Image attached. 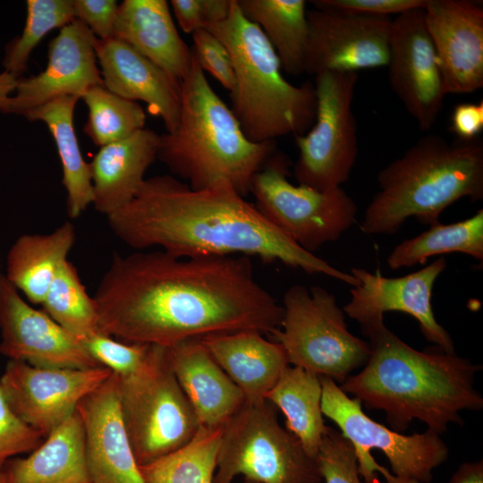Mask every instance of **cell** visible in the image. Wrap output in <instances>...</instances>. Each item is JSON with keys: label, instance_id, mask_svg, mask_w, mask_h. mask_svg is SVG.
Wrapping results in <instances>:
<instances>
[{"label": "cell", "instance_id": "36", "mask_svg": "<svg viewBox=\"0 0 483 483\" xmlns=\"http://www.w3.org/2000/svg\"><path fill=\"white\" fill-rule=\"evenodd\" d=\"M316 459L324 483H367L360 479L352 445L338 429L328 427Z\"/></svg>", "mask_w": 483, "mask_h": 483}, {"label": "cell", "instance_id": "6", "mask_svg": "<svg viewBox=\"0 0 483 483\" xmlns=\"http://www.w3.org/2000/svg\"><path fill=\"white\" fill-rule=\"evenodd\" d=\"M227 47L234 70L231 110L249 140L275 141L306 133L313 125L314 83L293 85L282 74L280 61L260 30L233 0L227 19L207 29Z\"/></svg>", "mask_w": 483, "mask_h": 483}, {"label": "cell", "instance_id": "11", "mask_svg": "<svg viewBox=\"0 0 483 483\" xmlns=\"http://www.w3.org/2000/svg\"><path fill=\"white\" fill-rule=\"evenodd\" d=\"M289 160L274 154L250 182L255 206L275 226L306 251L337 241L356 221L358 208L342 187L319 191L292 184Z\"/></svg>", "mask_w": 483, "mask_h": 483}, {"label": "cell", "instance_id": "24", "mask_svg": "<svg viewBox=\"0 0 483 483\" xmlns=\"http://www.w3.org/2000/svg\"><path fill=\"white\" fill-rule=\"evenodd\" d=\"M160 135L142 129L100 147L89 163L94 209L106 217L128 204L157 159Z\"/></svg>", "mask_w": 483, "mask_h": 483}, {"label": "cell", "instance_id": "4", "mask_svg": "<svg viewBox=\"0 0 483 483\" xmlns=\"http://www.w3.org/2000/svg\"><path fill=\"white\" fill-rule=\"evenodd\" d=\"M180 88L179 120L174 131L160 135L157 159L191 189L228 185L245 197L254 174L275 153V141L247 138L194 55Z\"/></svg>", "mask_w": 483, "mask_h": 483}, {"label": "cell", "instance_id": "19", "mask_svg": "<svg viewBox=\"0 0 483 483\" xmlns=\"http://www.w3.org/2000/svg\"><path fill=\"white\" fill-rule=\"evenodd\" d=\"M423 12L445 94H468L481 89L482 7L468 0H428Z\"/></svg>", "mask_w": 483, "mask_h": 483}, {"label": "cell", "instance_id": "10", "mask_svg": "<svg viewBox=\"0 0 483 483\" xmlns=\"http://www.w3.org/2000/svg\"><path fill=\"white\" fill-rule=\"evenodd\" d=\"M267 401L245 402L222 427L213 483H323L317 459L283 428Z\"/></svg>", "mask_w": 483, "mask_h": 483}, {"label": "cell", "instance_id": "2", "mask_svg": "<svg viewBox=\"0 0 483 483\" xmlns=\"http://www.w3.org/2000/svg\"><path fill=\"white\" fill-rule=\"evenodd\" d=\"M106 220L113 233L136 250L155 248L179 258L257 257L357 284L351 274L300 247L228 185L194 190L174 176L155 175Z\"/></svg>", "mask_w": 483, "mask_h": 483}, {"label": "cell", "instance_id": "3", "mask_svg": "<svg viewBox=\"0 0 483 483\" xmlns=\"http://www.w3.org/2000/svg\"><path fill=\"white\" fill-rule=\"evenodd\" d=\"M360 325L370 354L339 386L368 409L383 411L392 429L404 431L418 419L441 435L449 424H462L461 411L483 408L474 386L480 365L455 352L415 350L386 327L384 317Z\"/></svg>", "mask_w": 483, "mask_h": 483}, {"label": "cell", "instance_id": "44", "mask_svg": "<svg viewBox=\"0 0 483 483\" xmlns=\"http://www.w3.org/2000/svg\"><path fill=\"white\" fill-rule=\"evenodd\" d=\"M448 483H483V461L462 463Z\"/></svg>", "mask_w": 483, "mask_h": 483}, {"label": "cell", "instance_id": "15", "mask_svg": "<svg viewBox=\"0 0 483 483\" xmlns=\"http://www.w3.org/2000/svg\"><path fill=\"white\" fill-rule=\"evenodd\" d=\"M390 85L422 131L436 121L446 96L423 9L392 20L387 65Z\"/></svg>", "mask_w": 483, "mask_h": 483}, {"label": "cell", "instance_id": "43", "mask_svg": "<svg viewBox=\"0 0 483 483\" xmlns=\"http://www.w3.org/2000/svg\"><path fill=\"white\" fill-rule=\"evenodd\" d=\"M170 6L180 28L185 33L206 30L208 26L205 0H172Z\"/></svg>", "mask_w": 483, "mask_h": 483}, {"label": "cell", "instance_id": "7", "mask_svg": "<svg viewBox=\"0 0 483 483\" xmlns=\"http://www.w3.org/2000/svg\"><path fill=\"white\" fill-rule=\"evenodd\" d=\"M321 410L352 445L360 477L367 483H429L433 471L448 457L440 435L427 429L403 435L369 418L361 402L346 394L334 380L320 377Z\"/></svg>", "mask_w": 483, "mask_h": 483}, {"label": "cell", "instance_id": "27", "mask_svg": "<svg viewBox=\"0 0 483 483\" xmlns=\"http://www.w3.org/2000/svg\"><path fill=\"white\" fill-rule=\"evenodd\" d=\"M70 221L48 233H25L16 239L6 256L4 276L33 304L43 302L61 265L76 242Z\"/></svg>", "mask_w": 483, "mask_h": 483}, {"label": "cell", "instance_id": "30", "mask_svg": "<svg viewBox=\"0 0 483 483\" xmlns=\"http://www.w3.org/2000/svg\"><path fill=\"white\" fill-rule=\"evenodd\" d=\"M242 14L263 32L283 70L292 75L304 72L309 38L304 0H237Z\"/></svg>", "mask_w": 483, "mask_h": 483}, {"label": "cell", "instance_id": "16", "mask_svg": "<svg viewBox=\"0 0 483 483\" xmlns=\"http://www.w3.org/2000/svg\"><path fill=\"white\" fill-rule=\"evenodd\" d=\"M0 353L38 367H100L80 339L29 304L4 274H0Z\"/></svg>", "mask_w": 483, "mask_h": 483}, {"label": "cell", "instance_id": "18", "mask_svg": "<svg viewBox=\"0 0 483 483\" xmlns=\"http://www.w3.org/2000/svg\"><path fill=\"white\" fill-rule=\"evenodd\" d=\"M96 37L74 19L50 40L47 64L39 73L18 80L4 114L24 115L55 98L81 95L90 87L103 85L95 52Z\"/></svg>", "mask_w": 483, "mask_h": 483}, {"label": "cell", "instance_id": "1", "mask_svg": "<svg viewBox=\"0 0 483 483\" xmlns=\"http://www.w3.org/2000/svg\"><path fill=\"white\" fill-rule=\"evenodd\" d=\"M92 297L100 333L162 348L238 331L272 335L283 318L246 256L114 254Z\"/></svg>", "mask_w": 483, "mask_h": 483}, {"label": "cell", "instance_id": "26", "mask_svg": "<svg viewBox=\"0 0 483 483\" xmlns=\"http://www.w3.org/2000/svg\"><path fill=\"white\" fill-rule=\"evenodd\" d=\"M1 474L4 483H91L78 411L51 431L28 456L9 460Z\"/></svg>", "mask_w": 483, "mask_h": 483}, {"label": "cell", "instance_id": "38", "mask_svg": "<svg viewBox=\"0 0 483 483\" xmlns=\"http://www.w3.org/2000/svg\"><path fill=\"white\" fill-rule=\"evenodd\" d=\"M45 436L20 419L9 408L0 388V472L17 455L30 453Z\"/></svg>", "mask_w": 483, "mask_h": 483}, {"label": "cell", "instance_id": "12", "mask_svg": "<svg viewBox=\"0 0 483 483\" xmlns=\"http://www.w3.org/2000/svg\"><path fill=\"white\" fill-rule=\"evenodd\" d=\"M357 81V72L315 76V121L306 133L295 136L299 154L293 174L299 184L326 191L348 181L358 157L352 110Z\"/></svg>", "mask_w": 483, "mask_h": 483}, {"label": "cell", "instance_id": "39", "mask_svg": "<svg viewBox=\"0 0 483 483\" xmlns=\"http://www.w3.org/2000/svg\"><path fill=\"white\" fill-rule=\"evenodd\" d=\"M192 52L198 64L230 92L234 87V70L231 55L225 45L208 30L192 34Z\"/></svg>", "mask_w": 483, "mask_h": 483}, {"label": "cell", "instance_id": "35", "mask_svg": "<svg viewBox=\"0 0 483 483\" xmlns=\"http://www.w3.org/2000/svg\"><path fill=\"white\" fill-rule=\"evenodd\" d=\"M73 20L72 0H27L23 30L5 47L2 62L4 71L22 77L32 51L43 38Z\"/></svg>", "mask_w": 483, "mask_h": 483}, {"label": "cell", "instance_id": "5", "mask_svg": "<svg viewBox=\"0 0 483 483\" xmlns=\"http://www.w3.org/2000/svg\"><path fill=\"white\" fill-rule=\"evenodd\" d=\"M379 190L360 224L366 234H394L410 217L429 226L462 198L483 199V144L427 135L377 174Z\"/></svg>", "mask_w": 483, "mask_h": 483}, {"label": "cell", "instance_id": "47", "mask_svg": "<svg viewBox=\"0 0 483 483\" xmlns=\"http://www.w3.org/2000/svg\"><path fill=\"white\" fill-rule=\"evenodd\" d=\"M243 483H257L251 480L244 479Z\"/></svg>", "mask_w": 483, "mask_h": 483}, {"label": "cell", "instance_id": "37", "mask_svg": "<svg viewBox=\"0 0 483 483\" xmlns=\"http://www.w3.org/2000/svg\"><path fill=\"white\" fill-rule=\"evenodd\" d=\"M91 357L119 377L126 376L140 367L152 345L117 340L102 333L81 340Z\"/></svg>", "mask_w": 483, "mask_h": 483}, {"label": "cell", "instance_id": "29", "mask_svg": "<svg viewBox=\"0 0 483 483\" xmlns=\"http://www.w3.org/2000/svg\"><path fill=\"white\" fill-rule=\"evenodd\" d=\"M320 377L305 369L288 366L266 400L282 411L286 429L316 458L328 426L321 410Z\"/></svg>", "mask_w": 483, "mask_h": 483}, {"label": "cell", "instance_id": "20", "mask_svg": "<svg viewBox=\"0 0 483 483\" xmlns=\"http://www.w3.org/2000/svg\"><path fill=\"white\" fill-rule=\"evenodd\" d=\"M91 483H145L123 422L117 376H111L78 404Z\"/></svg>", "mask_w": 483, "mask_h": 483}, {"label": "cell", "instance_id": "23", "mask_svg": "<svg viewBox=\"0 0 483 483\" xmlns=\"http://www.w3.org/2000/svg\"><path fill=\"white\" fill-rule=\"evenodd\" d=\"M114 38L126 43L181 85L193 52L179 35L165 0H124L119 4Z\"/></svg>", "mask_w": 483, "mask_h": 483}, {"label": "cell", "instance_id": "40", "mask_svg": "<svg viewBox=\"0 0 483 483\" xmlns=\"http://www.w3.org/2000/svg\"><path fill=\"white\" fill-rule=\"evenodd\" d=\"M428 0H314L316 9L347 14L389 17L414 9H424Z\"/></svg>", "mask_w": 483, "mask_h": 483}, {"label": "cell", "instance_id": "22", "mask_svg": "<svg viewBox=\"0 0 483 483\" xmlns=\"http://www.w3.org/2000/svg\"><path fill=\"white\" fill-rule=\"evenodd\" d=\"M165 351L199 427H223L245 403L242 391L200 339L188 340Z\"/></svg>", "mask_w": 483, "mask_h": 483}, {"label": "cell", "instance_id": "46", "mask_svg": "<svg viewBox=\"0 0 483 483\" xmlns=\"http://www.w3.org/2000/svg\"><path fill=\"white\" fill-rule=\"evenodd\" d=\"M0 483H4V478L0 472Z\"/></svg>", "mask_w": 483, "mask_h": 483}, {"label": "cell", "instance_id": "13", "mask_svg": "<svg viewBox=\"0 0 483 483\" xmlns=\"http://www.w3.org/2000/svg\"><path fill=\"white\" fill-rule=\"evenodd\" d=\"M111 374L103 366L45 368L9 360L0 377V388L13 412L46 437Z\"/></svg>", "mask_w": 483, "mask_h": 483}, {"label": "cell", "instance_id": "45", "mask_svg": "<svg viewBox=\"0 0 483 483\" xmlns=\"http://www.w3.org/2000/svg\"><path fill=\"white\" fill-rule=\"evenodd\" d=\"M19 78L8 72L0 73V112H3L9 97L14 92Z\"/></svg>", "mask_w": 483, "mask_h": 483}, {"label": "cell", "instance_id": "33", "mask_svg": "<svg viewBox=\"0 0 483 483\" xmlns=\"http://www.w3.org/2000/svg\"><path fill=\"white\" fill-rule=\"evenodd\" d=\"M41 306L52 319L80 340L100 333L94 299L69 260L59 267Z\"/></svg>", "mask_w": 483, "mask_h": 483}, {"label": "cell", "instance_id": "21", "mask_svg": "<svg viewBox=\"0 0 483 483\" xmlns=\"http://www.w3.org/2000/svg\"><path fill=\"white\" fill-rule=\"evenodd\" d=\"M95 52L103 85L131 101L147 104L151 114L162 119L166 132L177 125L181 88L166 72L126 43L96 38Z\"/></svg>", "mask_w": 483, "mask_h": 483}, {"label": "cell", "instance_id": "31", "mask_svg": "<svg viewBox=\"0 0 483 483\" xmlns=\"http://www.w3.org/2000/svg\"><path fill=\"white\" fill-rule=\"evenodd\" d=\"M450 252L467 254L483 262V209L453 224L436 223L419 235L396 245L386 258L392 270L424 263L428 258Z\"/></svg>", "mask_w": 483, "mask_h": 483}, {"label": "cell", "instance_id": "41", "mask_svg": "<svg viewBox=\"0 0 483 483\" xmlns=\"http://www.w3.org/2000/svg\"><path fill=\"white\" fill-rule=\"evenodd\" d=\"M74 19L98 39L113 38L119 4L115 0H72Z\"/></svg>", "mask_w": 483, "mask_h": 483}, {"label": "cell", "instance_id": "9", "mask_svg": "<svg viewBox=\"0 0 483 483\" xmlns=\"http://www.w3.org/2000/svg\"><path fill=\"white\" fill-rule=\"evenodd\" d=\"M117 378L122 415L139 466L180 448L195 436L199 424L165 348L151 346L139 369Z\"/></svg>", "mask_w": 483, "mask_h": 483}, {"label": "cell", "instance_id": "28", "mask_svg": "<svg viewBox=\"0 0 483 483\" xmlns=\"http://www.w3.org/2000/svg\"><path fill=\"white\" fill-rule=\"evenodd\" d=\"M79 99L75 96L60 97L23 115L32 122H43L53 137L62 167L66 212L71 219L80 217L93 201L89 163L83 157L73 123Z\"/></svg>", "mask_w": 483, "mask_h": 483}, {"label": "cell", "instance_id": "17", "mask_svg": "<svg viewBox=\"0 0 483 483\" xmlns=\"http://www.w3.org/2000/svg\"><path fill=\"white\" fill-rule=\"evenodd\" d=\"M445 268L444 257L399 277H385L379 271L352 267L350 274L357 284L351 289V300L343 310L359 324L390 311L409 314L419 322L427 341L446 353H454V343L436 319L431 302L434 284Z\"/></svg>", "mask_w": 483, "mask_h": 483}, {"label": "cell", "instance_id": "14", "mask_svg": "<svg viewBox=\"0 0 483 483\" xmlns=\"http://www.w3.org/2000/svg\"><path fill=\"white\" fill-rule=\"evenodd\" d=\"M304 72H357L387 65L392 20L312 9Z\"/></svg>", "mask_w": 483, "mask_h": 483}, {"label": "cell", "instance_id": "25", "mask_svg": "<svg viewBox=\"0 0 483 483\" xmlns=\"http://www.w3.org/2000/svg\"><path fill=\"white\" fill-rule=\"evenodd\" d=\"M200 340L248 403L267 401L266 395L290 366L283 346L258 331L225 333Z\"/></svg>", "mask_w": 483, "mask_h": 483}, {"label": "cell", "instance_id": "34", "mask_svg": "<svg viewBox=\"0 0 483 483\" xmlns=\"http://www.w3.org/2000/svg\"><path fill=\"white\" fill-rule=\"evenodd\" d=\"M80 98L88 107L83 131L99 148L144 129L146 114L142 106L111 92L104 85L90 87Z\"/></svg>", "mask_w": 483, "mask_h": 483}, {"label": "cell", "instance_id": "32", "mask_svg": "<svg viewBox=\"0 0 483 483\" xmlns=\"http://www.w3.org/2000/svg\"><path fill=\"white\" fill-rule=\"evenodd\" d=\"M221 434L222 427H199L184 445L139 466L144 482L213 483Z\"/></svg>", "mask_w": 483, "mask_h": 483}, {"label": "cell", "instance_id": "42", "mask_svg": "<svg viewBox=\"0 0 483 483\" xmlns=\"http://www.w3.org/2000/svg\"><path fill=\"white\" fill-rule=\"evenodd\" d=\"M483 130V102L458 104L452 114L451 131L461 141H472Z\"/></svg>", "mask_w": 483, "mask_h": 483}, {"label": "cell", "instance_id": "8", "mask_svg": "<svg viewBox=\"0 0 483 483\" xmlns=\"http://www.w3.org/2000/svg\"><path fill=\"white\" fill-rule=\"evenodd\" d=\"M280 327L271 335L285 351L289 364L340 385L370 354L368 342L349 332L335 296L320 286L288 288Z\"/></svg>", "mask_w": 483, "mask_h": 483}]
</instances>
